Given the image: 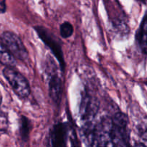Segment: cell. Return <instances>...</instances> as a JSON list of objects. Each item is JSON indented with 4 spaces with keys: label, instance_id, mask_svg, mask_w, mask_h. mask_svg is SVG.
<instances>
[{
    "label": "cell",
    "instance_id": "1",
    "mask_svg": "<svg viewBox=\"0 0 147 147\" xmlns=\"http://www.w3.org/2000/svg\"><path fill=\"white\" fill-rule=\"evenodd\" d=\"M129 119L122 112H119L112 119L111 144L112 146H129L130 136L129 131Z\"/></svg>",
    "mask_w": 147,
    "mask_h": 147
},
{
    "label": "cell",
    "instance_id": "10",
    "mask_svg": "<svg viewBox=\"0 0 147 147\" xmlns=\"http://www.w3.org/2000/svg\"><path fill=\"white\" fill-rule=\"evenodd\" d=\"M30 131H31V123L27 118L22 116L20 119V133L22 140L24 142H27L30 136Z\"/></svg>",
    "mask_w": 147,
    "mask_h": 147
},
{
    "label": "cell",
    "instance_id": "2",
    "mask_svg": "<svg viewBox=\"0 0 147 147\" xmlns=\"http://www.w3.org/2000/svg\"><path fill=\"white\" fill-rule=\"evenodd\" d=\"M3 75L9 83L14 93L22 98H27L30 94V84L24 76L11 67H6L3 70Z\"/></svg>",
    "mask_w": 147,
    "mask_h": 147
},
{
    "label": "cell",
    "instance_id": "12",
    "mask_svg": "<svg viewBox=\"0 0 147 147\" xmlns=\"http://www.w3.org/2000/svg\"><path fill=\"white\" fill-rule=\"evenodd\" d=\"M6 9H7L6 0H0V14L5 12Z\"/></svg>",
    "mask_w": 147,
    "mask_h": 147
},
{
    "label": "cell",
    "instance_id": "13",
    "mask_svg": "<svg viewBox=\"0 0 147 147\" xmlns=\"http://www.w3.org/2000/svg\"><path fill=\"white\" fill-rule=\"evenodd\" d=\"M1 101H2V98H1V94H0V105H1Z\"/></svg>",
    "mask_w": 147,
    "mask_h": 147
},
{
    "label": "cell",
    "instance_id": "4",
    "mask_svg": "<svg viewBox=\"0 0 147 147\" xmlns=\"http://www.w3.org/2000/svg\"><path fill=\"white\" fill-rule=\"evenodd\" d=\"M1 40L9 53L17 60L25 61L28 58V52L21 39L12 32H4Z\"/></svg>",
    "mask_w": 147,
    "mask_h": 147
},
{
    "label": "cell",
    "instance_id": "7",
    "mask_svg": "<svg viewBox=\"0 0 147 147\" xmlns=\"http://www.w3.org/2000/svg\"><path fill=\"white\" fill-rule=\"evenodd\" d=\"M49 93L52 100L55 103H59L61 100L63 94V83L58 75H52L49 83Z\"/></svg>",
    "mask_w": 147,
    "mask_h": 147
},
{
    "label": "cell",
    "instance_id": "9",
    "mask_svg": "<svg viewBox=\"0 0 147 147\" xmlns=\"http://www.w3.org/2000/svg\"><path fill=\"white\" fill-rule=\"evenodd\" d=\"M0 63L6 67H13L16 65V58L9 53L2 42H0Z\"/></svg>",
    "mask_w": 147,
    "mask_h": 147
},
{
    "label": "cell",
    "instance_id": "8",
    "mask_svg": "<svg viewBox=\"0 0 147 147\" xmlns=\"http://www.w3.org/2000/svg\"><path fill=\"white\" fill-rule=\"evenodd\" d=\"M136 40L144 54L147 55V14L144 17L136 34Z\"/></svg>",
    "mask_w": 147,
    "mask_h": 147
},
{
    "label": "cell",
    "instance_id": "6",
    "mask_svg": "<svg viewBox=\"0 0 147 147\" xmlns=\"http://www.w3.org/2000/svg\"><path fill=\"white\" fill-rule=\"evenodd\" d=\"M69 125L60 123L55 125L50 134V144L52 146H66L68 139Z\"/></svg>",
    "mask_w": 147,
    "mask_h": 147
},
{
    "label": "cell",
    "instance_id": "5",
    "mask_svg": "<svg viewBox=\"0 0 147 147\" xmlns=\"http://www.w3.org/2000/svg\"><path fill=\"white\" fill-rule=\"evenodd\" d=\"M98 110L97 100L93 97L88 91L85 90L82 93L81 101L80 104V118L85 122L92 121Z\"/></svg>",
    "mask_w": 147,
    "mask_h": 147
},
{
    "label": "cell",
    "instance_id": "14",
    "mask_svg": "<svg viewBox=\"0 0 147 147\" xmlns=\"http://www.w3.org/2000/svg\"><path fill=\"white\" fill-rule=\"evenodd\" d=\"M142 1H144V2H147V0H142Z\"/></svg>",
    "mask_w": 147,
    "mask_h": 147
},
{
    "label": "cell",
    "instance_id": "3",
    "mask_svg": "<svg viewBox=\"0 0 147 147\" xmlns=\"http://www.w3.org/2000/svg\"><path fill=\"white\" fill-rule=\"evenodd\" d=\"M34 30L40 40L45 43V45H47V47L50 48V50L52 51V53L55 56L56 59L60 64L61 70L64 71L65 63L64 57H63L61 45H60L58 39L51 32L42 26H36L34 27Z\"/></svg>",
    "mask_w": 147,
    "mask_h": 147
},
{
    "label": "cell",
    "instance_id": "11",
    "mask_svg": "<svg viewBox=\"0 0 147 147\" xmlns=\"http://www.w3.org/2000/svg\"><path fill=\"white\" fill-rule=\"evenodd\" d=\"M60 35L62 37L66 39L71 37L73 34V27L68 22H65L60 25Z\"/></svg>",
    "mask_w": 147,
    "mask_h": 147
}]
</instances>
